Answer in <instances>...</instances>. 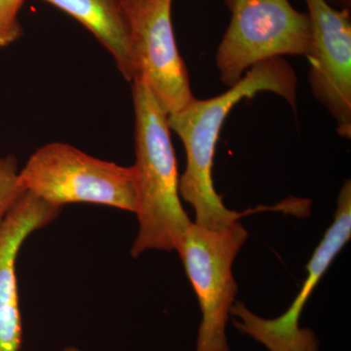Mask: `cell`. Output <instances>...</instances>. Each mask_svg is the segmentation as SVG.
Listing matches in <instances>:
<instances>
[{"mask_svg": "<svg viewBox=\"0 0 351 351\" xmlns=\"http://www.w3.org/2000/svg\"><path fill=\"white\" fill-rule=\"evenodd\" d=\"M297 83L294 69L282 57L274 58L252 66L225 93L206 100L195 98L182 110L168 114L171 130L186 149V168L180 179V195L195 208V223L221 230L254 212L228 209L215 189L212 171L219 133L237 104L262 92L278 95L295 108Z\"/></svg>", "mask_w": 351, "mask_h": 351, "instance_id": "6da1fadb", "label": "cell"}, {"mask_svg": "<svg viewBox=\"0 0 351 351\" xmlns=\"http://www.w3.org/2000/svg\"><path fill=\"white\" fill-rule=\"evenodd\" d=\"M132 83L138 232L131 255L138 258L147 250H177L191 221L180 199L179 173L168 113L142 76H136Z\"/></svg>", "mask_w": 351, "mask_h": 351, "instance_id": "7a4b0ae2", "label": "cell"}, {"mask_svg": "<svg viewBox=\"0 0 351 351\" xmlns=\"http://www.w3.org/2000/svg\"><path fill=\"white\" fill-rule=\"evenodd\" d=\"M21 186L54 206L75 203L103 205L135 213L137 174L89 156L64 143L39 147L20 169Z\"/></svg>", "mask_w": 351, "mask_h": 351, "instance_id": "3957f363", "label": "cell"}, {"mask_svg": "<svg viewBox=\"0 0 351 351\" xmlns=\"http://www.w3.org/2000/svg\"><path fill=\"white\" fill-rule=\"evenodd\" d=\"M230 22L216 53L221 82L232 87L245 71L274 58L307 57L311 29L307 14L289 0H225Z\"/></svg>", "mask_w": 351, "mask_h": 351, "instance_id": "277c9868", "label": "cell"}, {"mask_svg": "<svg viewBox=\"0 0 351 351\" xmlns=\"http://www.w3.org/2000/svg\"><path fill=\"white\" fill-rule=\"evenodd\" d=\"M247 237L248 232L239 221L221 230L191 221L176 250L202 313L195 351H230L226 327L239 291L232 263Z\"/></svg>", "mask_w": 351, "mask_h": 351, "instance_id": "5b68a950", "label": "cell"}, {"mask_svg": "<svg viewBox=\"0 0 351 351\" xmlns=\"http://www.w3.org/2000/svg\"><path fill=\"white\" fill-rule=\"evenodd\" d=\"M350 237L351 182L346 181L339 193L334 221L307 263L306 280L290 307L282 315L265 319L249 311L243 302H235L230 311L239 319L233 321L235 328L269 351H318L319 341L315 334L300 327V319L314 289Z\"/></svg>", "mask_w": 351, "mask_h": 351, "instance_id": "8992f818", "label": "cell"}, {"mask_svg": "<svg viewBox=\"0 0 351 351\" xmlns=\"http://www.w3.org/2000/svg\"><path fill=\"white\" fill-rule=\"evenodd\" d=\"M138 75L168 114L195 99L173 29V0H124Z\"/></svg>", "mask_w": 351, "mask_h": 351, "instance_id": "52a82bcc", "label": "cell"}, {"mask_svg": "<svg viewBox=\"0 0 351 351\" xmlns=\"http://www.w3.org/2000/svg\"><path fill=\"white\" fill-rule=\"evenodd\" d=\"M311 22L308 82L321 105L337 122V132L351 138L350 9L327 0H304Z\"/></svg>", "mask_w": 351, "mask_h": 351, "instance_id": "ba28073f", "label": "cell"}, {"mask_svg": "<svg viewBox=\"0 0 351 351\" xmlns=\"http://www.w3.org/2000/svg\"><path fill=\"white\" fill-rule=\"evenodd\" d=\"M62 208L25 191L0 223V351H20L23 343L16 263L23 245L50 225Z\"/></svg>", "mask_w": 351, "mask_h": 351, "instance_id": "9c48e42d", "label": "cell"}, {"mask_svg": "<svg viewBox=\"0 0 351 351\" xmlns=\"http://www.w3.org/2000/svg\"><path fill=\"white\" fill-rule=\"evenodd\" d=\"M52 4L94 34L112 55L127 82L138 75L124 0H43Z\"/></svg>", "mask_w": 351, "mask_h": 351, "instance_id": "30bf717a", "label": "cell"}, {"mask_svg": "<svg viewBox=\"0 0 351 351\" xmlns=\"http://www.w3.org/2000/svg\"><path fill=\"white\" fill-rule=\"evenodd\" d=\"M19 172L15 156L0 154V223L25 193L20 184Z\"/></svg>", "mask_w": 351, "mask_h": 351, "instance_id": "8fae6325", "label": "cell"}, {"mask_svg": "<svg viewBox=\"0 0 351 351\" xmlns=\"http://www.w3.org/2000/svg\"><path fill=\"white\" fill-rule=\"evenodd\" d=\"M24 0H0V47L15 43L22 34L18 14Z\"/></svg>", "mask_w": 351, "mask_h": 351, "instance_id": "7c38bea8", "label": "cell"}, {"mask_svg": "<svg viewBox=\"0 0 351 351\" xmlns=\"http://www.w3.org/2000/svg\"><path fill=\"white\" fill-rule=\"evenodd\" d=\"M60 351H82L80 350V348H76V346H68V348H63V350Z\"/></svg>", "mask_w": 351, "mask_h": 351, "instance_id": "4fadbf2b", "label": "cell"}, {"mask_svg": "<svg viewBox=\"0 0 351 351\" xmlns=\"http://www.w3.org/2000/svg\"><path fill=\"white\" fill-rule=\"evenodd\" d=\"M341 1L346 4V8H350V0H341Z\"/></svg>", "mask_w": 351, "mask_h": 351, "instance_id": "5bb4252c", "label": "cell"}]
</instances>
